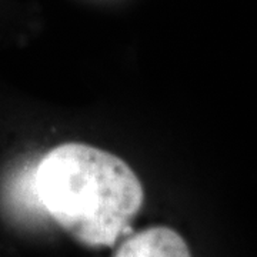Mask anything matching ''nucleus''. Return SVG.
Wrapping results in <instances>:
<instances>
[{"label":"nucleus","instance_id":"2","mask_svg":"<svg viewBox=\"0 0 257 257\" xmlns=\"http://www.w3.org/2000/svg\"><path fill=\"white\" fill-rule=\"evenodd\" d=\"M114 257H192L183 237L170 227L155 226L132 234Z\"/></svg>","mask_w":257,"mask_h":257},{"label":"nucleus","instance_id":"1","mask_svg":"<svg viewBox=\"0 0 257 257\" xmlns=\"http://www.w3.org/2000/svg\"><path fill=\"white\" fill-rule=\"evenodd\" d=\"M36 192L52 219L89 247L111 246L145 200L140 180L121 159L82 143L46 153L37 167Z\"/></svg>","mask_w":257,"mask_h":257}]
</instances>
